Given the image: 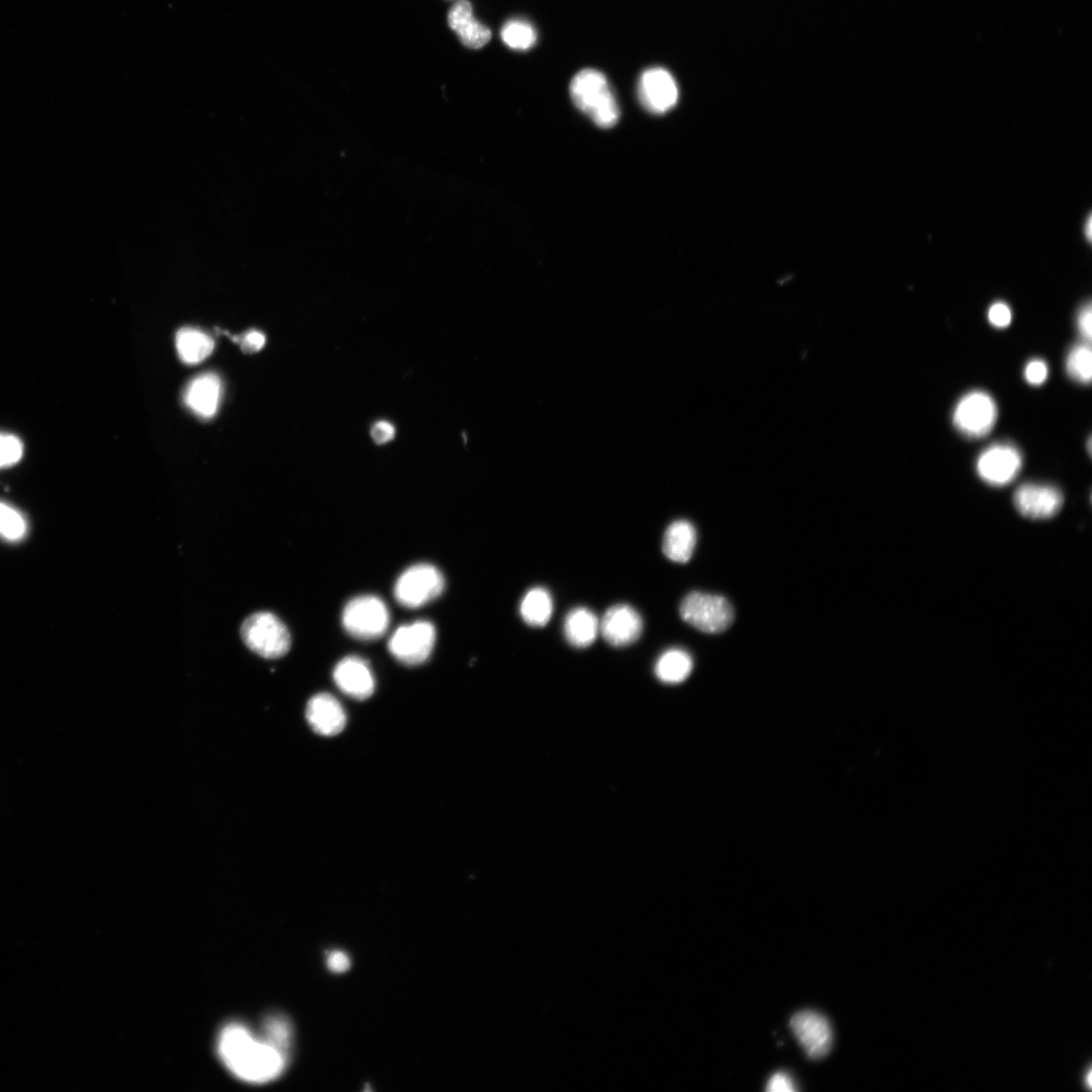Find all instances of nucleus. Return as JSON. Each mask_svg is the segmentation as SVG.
Returning a JSON list of instances; mask_svg holds the SVG:
<instances>
[{"label":"nucleus","mask_w":1092,"mask_h":1092,"mask_svg":"<svg viewBox=\"0 0 1092 1092\" xmlns=\"http://www.w3.org/2000/svg\"><path fill=\"white\" fill-rule=\"evenodd\" d=\"M219 1058L228 1072L249 1084H267L282 1075L290 1054L272 1043L264 1035L256 1036L248 1027L232 1023L218 1038Z\"/></svg>","instance_id":"f257e3e1"},{"label":"nucleus","mask_w":1092,"mask_h":1092,"mask_svg":"<svg viewBox=\"0 0 1092 1092\" xmlns=\"http://www.w3.org/2000/svg\"><path fill=\"white\" fill-rule=\"evenodd\" d=\"M569 93L575 106L598 127H613L620 111L606 76L595 69L580 71L571 81Z\"/></svg>","instance_id":"f03ea898"},{"label":"nucleus","mask_w":1092,"mask_h":1092,"mask_svg":"<svg viewBox=\"0 0 1092 1092\" xmlns=\"http://www.w3.org/2000/svg\"><path fill=\"white\" fill-rule=\"evenodd\" d=\"M681 618L692 628L719 635L733 626L735 610L726 598L701 592L688 594L680 604Z\"/></svg>","instance_id":"7ed1b4c3"},{"label":"nucleus","mask_w":1092,"mask_h":1092,"mask_svg":"<svg viewBox=\"0 0 1092 1092\" xmlns=\"http://www.w3.org/2000/svg\"><path fill=\"white\" fill-rule=\"evenodd\" d=\"M246 646L256 655L273 660L290 651L291 635L285 624L274 614L259 612L248 617L241 628Z\"/></svg>","instance_id":"20e7f679"},{"label":"nucleus","mask_w":1092,"mask_h":1092,"mask_svg":"<svg viewBox=\"0 0 1092 1092\" xmlns=\"http://www.w3.org/2000/svg\"><path fill=\"white\" fill-rule=\"evenodd\" d=\"M343 624L354 638L375 640L382 637L389 626V612L381 598L362 595L353 598L344 609Z\"/></svg>","instance_id":"39448f33"},{"label":"nucleus","mask_w":1092,"mask_h":1092,"mask_svg":"<svg viewBox=\"0 0 1092 1092\" xmlns=\"http://www.w3.org/2000/svg\"><path fill=\"white\" fill-rule=\"evenodd\" d=\"M445 587V577L436 566L418 564L407 568L399 577L394 593L399 604L413 609L436 600Z\"/></svg>","instance_id":"423d86ee"},{"label":"nucleus","mask_w":1092,"mask_h":1092,"mask_svg":"<svg viewBox=\"0 0 1092 1092\" xmlns=\"http://www.w3.org/2000/svg\"><path fill=\"white\" fill-rule=\"evenodd\" d=\"M435 642L433 624L419 620L400 627L389 638L388 651L404 665H421L431 656Z\"/></svg>","instance_id":"0eeeda50"},{"label":"nucleus","mask_w":1092,"mask_h":1092,"mask_svg":"<svg viewBox=\"0 0 1092 1092\" xmlns=\"http://www.w3.org/2000/svg\"><path fill=\"white\" fill-rule=\"evenodd\" d=\"M998 419L995 400L984 392L974 391L957 404L953 421L962 434L969 438H982L990 433Z\"/></svg>","instance_id":"6e6552de"},{"label":"nucleus","mask_w":1092,"mask_h":1092,"mask_svg":"<svg viewBox=\"0 0 1092 1092\" xmlns=\"http://www.w3.org/2000/svg\"><path fill=\"white\" fill-rule=\"evenodd\" d=\"M638 97L647 112L663 115L677 105L679 90L669 71L660 67L651 68L640 76Z\"/></svg>","instance_id":"1a4fd4ad"},{"label":"nucleus","mask_w":1092,"mask_h":1092,"mask_svg":"<svg viewBox=\"0 0 1092 1092\" xmlns=\"http://www.w3.org/2000/svg\"><path fill=\"white\" fill-rule=\"evenodd\" d=\"M1023 456L1011 445H995L984 451L977 460L979 477L988 485L1002 487L1015 480L1022 470Z\"/></svg>","instance_id":"9d476101"},{"label":"nucleus","mask_w":1092,"mask_h":1092,"mask_svg":"<svg viewBox=\"0 0 1092 1092\" xmlns=\"http://www.w3.org/2000/svg\"><path fill=\"white\" fill-rule=\"evenodd\" d=\"M798 1042L812 1059H820L833 1046V1031L820 1013L805 1010L796 1013L790 1022Z\"/></svg>","instance_id":"9b49d317"},{"label":"nucleus","mask_w":1092,"mask_h":1092,"mask_svg":"<svg viewBox=\"0 0 1092 1092\" xmlns=\"http://www.w3.org/2000/svg\"><path fill=\"white\" fill-rule=\"evenodd\" d=\"M642 627L641 616L635 608L619 604L612 606L604 614L601 621V634L610 645L624 647L639 638Z\"/></svg>","instance_id":"f8f14e48"},{"label":"nucleus","mask_w":1092,"mask_h":1092,"mask_svg":"<svg viewBox=\"0 0 1092 1092\" xmlns=\"http://www.w3.org/2000/svg\"><path fill=\"white\" fill-rule=\"evenodd\" d=\"M1017 510L1030 519L1054 517L1064 503L1062 492L1055 487L1026 484L1013 496Z\"/></svg>","instance_id":"ddd939ff"},{"label":"nucleus","mask_w":1092,"mask_h":1092,"mask_svg":"<svg viewBox=\"0 0 1092 1092\" xmlns=\"http://www.w3.org/2000/svg\"><path fill=\"white\" fill-rule=\"evenodd\" d=\"M334 682L346 695L356 700H366L375 691L376 682L369 664L352 656L342 660L334 669Z\"/></svg>","instance_id":"4468645a"},{"label":"nucleus","mask_w":1092,"mask_h":1092,"mask_svg":"<svg viewBox=\"0 0 1092 1092\" xmlns=\"http://www.w3.org/2000/svg\"><path fill=\"white\" fill-rule=\"evenodd\" d=\"M306 716L313 731L323 737L340 735L346 725V714L341 702L327 693L309 699Z\"/></svg>","instance_id":"2eb2a0df"},{"label":"nucleus","mask_w":1092,"mask_h":1092,"mask_svg":"<svg viewBox=\"0 0 1092 1092\" xmlns=\"http://www.w3.org/2000/svg\"><path fill=\"white\" fill-rule=\"evenodd\" d=\"M448 22L450 28L466 48L478 50L491 41V30L475 18L469 0H457L454 4L448 15Z\"/></svg>","instance_id":"dca6fc26"},{"label":"nucleus","mask_w":1092,"mask_h":1092,"mask_svg":"<svg viewBox=\"0 0 1092 1092\" xmlns=\"http://www.w3.org/2000/svg\"><path fill=\"white\" fill-rule=\"evenodd\" d=\"M221 388L218 376L201 375L189 384L185 396L186 404L200 418L211 419L218 411Z\"/></svg>","instance_id":"f3484780"},{"label":"nucleus","mask_w":1092,"mask_h":1092,"mask_svg":"<svg viewBox=\"0 0 1092 1092\" xmlns=\"http://www.w3.org/2000/svg\"><path fill=\"white\" fill-rule=\"evenodd\" d=\"M696 543L697 532L694 526L687 520H678L665 532L663 553L673 563L686 564L693 557Z\"/></svg>","instance_id":"a211bd4d"},{"label":"nucleus","mask_w":1092,"mask_h":1092,"mask_svg":"<svg viewBox=\"0 0 1092 1092\" xmlns=\"http://www.w3.org/2000/svg\"><path fill=\"white\" fill-rule=\"evenodd\" d=\"M564 633L571 646L586 648L600 636L601 621L591 610L584 607L575 608L565 617Z\"/></svg>","instance_id":"6ab92c4d"},{"label":"nucleus","mask_w":1092,"mask_h":1092,"mask_svg":"<svg viewBox=\"0 0 1092 1092\" xmlns=\"http://www.w3.org/2000/svg\"><path fill=\"white\" fill-rule=\"evenodd\" d=\"M176 348L182 361L198 364L212 354L215 343L213 338L198 329L184 328L177 332Z\"/></svg>","instance_id":"aec40b11"},{"label":"nucleus","mask_w":1092,"mask_h":1092,"mask_svg":"<svg viewBox=\"0 0 1092 1092\" xmlns=\"http://www.w3.org/2000/svg\"><path fill=\"white\" fill-rule=\"evenodd\" d=\"M553 610L552 595L548 590L541 587L529 590L520 603V614H522L525 622L532 628L545 627L552 618Z\"/></svg>","instance_id":"412c9836"},{"label":"nucleus","mask_w":1092,"mask_h":1092,"mask_svg":"<svg viewBox=\"0 0 1092 1092\" xmlns=\"http://www.w3.org/2000/svg\"><path fill=\"white\" fill-rule=\"evenodd\" d=\"M693 670V660L683 649L673 648L665 652L656 664V674L666 684L685 681Z\"/></svg>","instance_id":"4be33fe9"},{"label":"nucleus","mask_w":1092,"mask_h":1092,"mask_svg":"<svg viewBox=\"0 0 1092 1092\" xmlns=\"http://www.w3.org/2000/svg\"><path fill=\"white\" fill-rule=\"evenodd\" d=\"M501 38L506 46L513 50L527 51L531 49L537 40V33L531 23L524 19H511L501 30Z\"/></svg>","instance_id":"5701e85b"},{"label":"nucleus","mask_w":1092,"mask_h":1092,"mask_svg":"<svg viewBox=\"0 0 1092 1092\" xmlns=\"http://www.w3.org/2000/svg\"><path fill=\"white\" fill-rule=\"evenodd\" d=\"M1066 369L1072 379L1088 384L1092 378V352L1088 344L1075 346L1069 354Z\"/></svg>","instance_id":"b1692460"},{"label":"nucleus","mask_w":1092,"mask_h":1092,"mask_svg":"<svg viewBox=\"0 0 1092 1092\" xmlns=\"http://www.w3.org/2000/svg\"><path fill=\"white\" fill-rule=\"evenodd\" d=\"M264 1036L278 1048L290 1054L293 1038V1029L289 1020L282 1016L267 1018L263 1026Z\"/></svg>","instance_id":"393cba45"},{"label":"nucleus","mask_w":1092,"mask_h":1092,"mask_svg":"<svg viewBox=\"0 0 1092 1092\" xmlns=\"http://www.w3.org/2000/svg\"><path fill=\"white\" fill-rule=\"evenodd\" d=\"M27 532V523L14 507L0 502V536L7 540H20Z\"/></svg>","instance_id":"a878e982"},{"label":"nucleus","mask_w":1092,"mask_h":1092,"mask_svg":"<svg viewBox=\"0 0 1092 1092\" xmlns=\"http://www.w3.org/2000/svg\"><path fill=\"white\" fill-rule=\"evenodd\" d=\"M24 453L22 441L15 434L0 432V470L18 463Z\"/></svg>","instance_id":"bb28decb"},{"label":"nucleus","mask_w":1092,"mask_h":1092,"mask_svg":"<svg viewBox=\"0 0 1092 1092\" xmlns=\"http://www.w3.org/2000/svg\"><path fill=\"white\" fill-rule=\"evenodd\" d=\"M1026 381L1033 385H1039L1048 378V367L1043 360L1035 359L1028 363L1025 370Z\"/></svg>","instance_id":"cd10ccee"},{"label":"nucleus","mask_w":1092,"mask_h":1092,"mask_svg":"<svg viewBox=\"0 0 1092 1092\" xmlns=\"http://www.w3.org/2000/svg\"><path fill=\"white\" fill-rule=\"evenodd\" d=\"M234 342L241 345L242 350L247 353H254L262 349L266 345V336L258 331H250L242 337H234Z\"/></svg>","instance_id":"c85d7f7f"},{"label":"nucleus","mask_w":1092,"mask_h":1092,"mask_svg":"<svg viewBox=\"0 0 1092 1092\" xmlns=\"http://www.w3.org/2000/svg\"><path fill=\"white\" fill-rule=\"evenodd\" d=\"M988 319H990V322L994 326L1005 328L1011 322V310L1005 304L997 303L991 308L990 311H988Z\"/></svg>","instance_id":"c756f323"},{"label":"nucleus","mask_w":1092,"mask_h":1092,"mask_svg":"<svg viewBox=\"0 0 1092 1092\" xmlns=\"http://www.w3.org/2000/svg\"><path fill=\"white\" fill-rule=\"evenodd\" d=\"M1092 307L1090 302L1085 304L1079 311L1077 326L1082 340L1090 345L1092 338Z\"/></svg>","instance_id":"7c9ffc66"},{"label":"nucleus","mask_w":1092,"mask_h":1092,"mask_svg":"<svg viewBox=\"0 0 1092 1092\" xmlns=\"http://www.w3.org/2000/svg\"><path fill=\"white\" fill-rule=\"evenodd\" d=\"M327 965L334 973H344L350 967V959L342 951H334L328 956Z\"/></svg>","instance_id":"2f4dec72"},{"label":"nucleus","mask_w":1092,"mask_h":1092,"mask_svg":"<svg viewBox=\"0 0 1092 1092\" xmlns=\"http://www.w3.org/2000/svg\"><path fill=\"white\" fill-rule=\"evenodd\" d=\"M767 1090L770 1092H792L795 1091V1087L790 1076L779 1073L770 1078Z\"/></svg>","instance_id":"473e14b6"},{"label":"nucleus","mask_w":1092,"mask_h":1092,"mask_svg":"<svg viewBox=\"0 0 1092 1092\" xmlns=\"http://www.w3.org/2000/svg\"><path fill=\"white\" fill-rule=\"evenodd\" d=\"M395 433L396 431L394 426L384 421L376 423L372 429L373 439L377 442L378 445H383L386 444V442L391 441L394 438Z\"/></svg>","instance_id":"72a5a7b5"},{"label":"nucleus","mask_w":1092,"mask_h":1092,"mask_svg":"<svg viewBox=\"0 0 1092 1092\" xmlns=\"http://www.w3.org/2000/svg\"><path fill=\"white\" fill-rule=\"evenodd\" d=\"M1091 227H1092L1091 217H1089L1087 222L1084 225L1085 237L1089 241L1091 240V234H1092Z\"/></svg>","instance_id":"f704fd0d"},{"label":"nucleus","mask_w":1092,"mask_h":1092,"mask_svg":"<svg viewBox=\"0 0 1092 1092\" xmlns=\"http://www.w3.org/2000/svg\"><path fill=\"white\" fill-rule=\"evenodd\" d=\"M1087 448H1088V452L1090 454L1091 453V439L1088 440Z\"/></svg>","instance_id":"c9c22d12"}]
</instances>
